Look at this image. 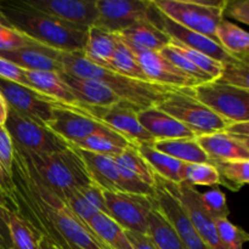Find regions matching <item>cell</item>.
I'll return each mask as SVG.
<instances>
[{
  "label": "cell",
  "mask_w": 249,
  "mask_h": 249,
  "mask_svg": "<svg viewBox=\"0 0 249 249\" xmlns=\"http://www.w3.org/2000/svg\"><path fill=\"white\" fill-rule=\"evenodd\" d=\"M11 180L17 214L58 249H107L67 203L45 186L15 148Z\"/></svg>",
  "instance_id": "6da1fadb"
},
{
  "label": "cell",
  "mask_w": 249,
  "mask_h": 249,
  "mask_svg": "<svg viewBox=\"0 0 249 249\" xmlns=\"http://www.w3.org/2000/svg\"><path fill=\"white\" fill-rule=\"evenodd\" d=\"M0 12L12 29L61 53H80L87 43L88 31L38 11L23 1L0 4Z\"/></svg>",
  "instance_id": "7a4b0ae2"
},
{
  "label": "cell",
  "mask_w": 249,
  "mask_h": 249,
  "mask_svg": "<svg viewBox=\"0 0 249 249\" xmlns=\"http://www.w3.org/2000/svg\"><path fill=\"white\" fill-rule=\"evenodd\" d=\"M62 73L77 78L92 79L102 83L123 101L129 102L140 109L156 106L173 88L150 82L124 77L107 68L94 65L84 57L83 53H61Z\"/></svg>",
  "instance_id": "3957f363"
},
{
  "label": "cell",
  "mask_w": 249,
  "mask_h": 249,
  "mask_svg": "<svg viewBox=\"0 0 249 249\" xmlns=\"http://www.w3.org/2000/svg\"><path fill=\"white\" fill-rule=\"evenodd\" d=\"M15 150L21 153L29 168L38 175L45 186L63 201L73 191L94 184L80 156L71 146L60 152L46 155L26 152L18 148Z\"/></svg>",
  "instance_id": "277c9868"
},
{
  "label": "cell",
  "mask_w": 249,
  "mask_h": 249,
  "mask_svg": "<svg viewBox=\"0 0 249 249\" xmlns=\"http://www.w3.org/2000/svg\"><path fill=\"white\" fill-rule=\"evenodd\" d=\"M156 107L184 124L196 136L224 131L231 123L197 101L190 95V89L168 92Z\"/></svg>",
  "instance_id": "5b68a950"
},
{
  "label": "cell",
  "mask_w": 249,
  "mask_h": 249,
  "mask_svg": "<svg viewBox=\"0 0 249 249\" xmlns=\"http://www.w3.org/2000/svg\"><path fill=\"white\" fill-rule=\"evenodd\" d=\"M153 5L164 16L180 26L215 39L216 27L224 18L226 0L192 1V0H155Z\"/></svg>",
  "instance_id": "8992f818"
},
{
  "label": "cell",
  "mask_w": 249,
  "mask_h": 249,
  "mask_svg": "<svg viewBox=\"0 0 249 249\" xmlns=\"http://www.w3.org/2000/svg\"><path fill=\"white\" fill-rule=\"evenodd\" d=\"M73 148L82 158L91 181L102 191L128 192V194L155 196V186H150L141 181L136 175L119 165L113 157L75 147Z\"/></svg>",
  "instance_id": "52a82bcc"
},
{
  "label": "cell",
  "mask_w": 249,
  "mask_h": 249,
  "mask_svg": "<svg viewBox=\"0 0 249 249\" xmlns=\"http://www.w3.org/2000/svg\"><path fill=\"white\" fill-rule=\"evenodd\" d=\"M190 95L231 123L249 121V90L212 80L190 88Z\"/></svg>",
  "instance_id": "ba28073f"
},
{
  "label": "cell",
  "mask_w": 249,
  "mask_h": 249,
  "mask_svg": "<svg viewBox=\"0 0 249 249\" xmlns=\"http://www.w3.org/2000/svg\"><path fill=\"white\" fill-rule=\"evenodd\" d=\"M4 126L11 138L14 147L26 152L46 155L70 147L65 140L53 133L48 126L26 118L10 108H7Z\"/></svg>",
  "instance_id": "9c48e42d"
},
{
  "label": "cell",
  "mask_w": 249,
  "mask_h": 249,
  "mask_svg": "<svg viewBox=\"0 0 249 249\" xmlns=\"http://www.w3.org/2000/svg\"><path fill=\"white\" fill-rule=\"evenodd\" d=\"M108 215L125 231L147 235V220L156 208L155 196L104 191Z\"/></svg>",
  "instance_id": "30bf717a"
},
{
  "label": "cell",
  "mask_w": 249,
  "mask_h": 249,
  "mask_svg": "<svg viewBox=\"0 0 249 249\" xmlns=\"http://www.w3.org/2000/svg\"><path fill=\"white\" fill-rule=\"evenodd\" d=\"M80 109L97 121L104 123L112 130L130 141L133 145L142 142H155L152 136L143 129L138 119L140 108L126 101H121L108 107H91L79 105Z\"/></svg>",
  "instance_id": "8fae6325"
},
{
  "label": "cell",
  "mask_w": 249,
  "mask_h": 249,
  "mask_svg": "<svg viewBox=\"0 0 249 249\" xmlns=\"http://www.w3.org/2000/svg\"><path fill=\"white\" fill-rule=\"evenodd\" d=\"M46 126L68 145H74L94 134L111 130V128L83 112L78 106L58 102H53V118Z\"/></svg>",
  "instance_id": "7c38bea8"
},
{
  "label": "cell",
  "mask_w": 249,
  "mask_h": 249,
  "mask_svg": "<svg viewBox=\"0 0 249 249\" xmlns=\"http://www.w3.org/2000/svg\"><path fill=\"white\" fill-rule=\"evenodd\" d=\"M95 26L118 34L140 21H151L150 0H96Z\"/></svg>",
  "instance_id": "4fadbf2b"
},
{
  "label": "cell",
  "mask_w": 249,
  "mask_h": 249,
  "mask_svg": "<svg viewBox=\"0 0 249 249\" xmlns=\"http://www.w3.org/2000/svg\"><path fill=\"white\" fill-rule=\"evenodd\" d=\"M0 95L7 108L43 125L53 118V100L39 94L31 88L0 78Z\"/></svg>",
  "instance_id": "5bb4252c"
},
{
  "label": "cell",
  "mask_w": 249,
  "mask_h": 249,
  "mask_svg": "<svg viewBox=\"0 0 249 249\" xmlns=\"http://www.w3.org/2000/svg\"><path fill=\"white\" fill-rule=\"evenodd\" d=\"M155 201L158 211L178 233L186 249H209L197 233L189 214L179 199L164 186L160 177L156 175Z\"/></svg>",
  "instance_id": "9a60e30c"
},
{
  "label": "cell",
  "mask_w": 249,
  "mask_h": 249,
  "mask_svg": "<svg viewBox=\"0 0 249 249\" xmlns=\"http://www.w3.org/2000/svg\"><path fill=\"white\" fill-rule=\"evenodd\" d=\"M160 180L164 184V186L184 206L185 211L189 214L197 233L203 240V242L208 246L209 249H228L221 243L220 238H219L215 223L202 206L198 190L184 181L180 182V184H173V182L165 181L163 179Z\"/></svg>",
  "instance_id": "2e32d148"
},
{
  "label": "cell",
  "mask_w": 249,
  "mask_h": 249,
  "mask_svg": "<svg viewBox=\"0 0 249 249\" xmlns=\"http://www.w3.org/2000/svg\"><path fill=\"white\" fill-rule=\"evenodd\" d=\"M150 19L158 28H160L165 34H168L172 40L178 41L186 48L204 53V55L209 56V57L214 58L221 63H228L236 60L219 45L218 41L213 40L208 36H202V34L191 31V29L185 28V27L178 24L177 22L168 18L153 5V1L150 11Z\"/></svg>",
  "instance_id": "e0dca14e"
},
{
  "label": "cell",
  "mask_w": 249,
  "mask_h": 249,
  "mask_svg": "<svg viewBox=\"0 0 249 249\" xmlns=\"http://www.w3.org/2000/svg\"><path fill=\"white\" fill-rule=\"evenodd\" d=\"M121 38V36H119ZM122 39V38H121ZM123 40V39H122ZM124 41V40H123ZM125 43V41H124ZM136 55L141 70L148 82L173 89H190L199 84L169 62L160 51L142 50L125 43Z\"/></svg>",
  "instance_id": "ac0fdd59"
},
{
  "label": "cell",
  "mask_w": 249,
  "mask_h": 249,
  "mask_svg": "<svg viewBox=\"0 0 249 249\" xmlns=\"http://www.w3.org/2000/svg\"><path fill=\"white\" fill-rule=\"evenodd\" d=\"M38 11L88 31L97 19L96 0H23Z\"/></svg>",
  "instance_id": "d6986e66"
},
{
  "label": "cell",
  "mask_w": 249,
  "mask_h": 249,
  "mask_svg": "<svg viewBox=\"0 0 249 249\" xmlns=\"http://www.w3.org/2000/svg\"><path fill=\"white\" fill-rule=\"evenodd\" d=\"M0 57L24 71L62 73L61 51L36 41L14 50L0 51Z\"/></svg>",
  "instance_id": "ffe728a7"
},
{
  "label": "cell",
  "mask_w": 249,
  "mask_h": 249,
  "mask_svg": "<svg viewBox=\"0 0 249 249\" xmlns=\"http://www.w3.org/2000/svg\"><path fill=\"white\" fill-rule=\"evenodd\" d=\"M211 163L228 160H249V139L238 138L226 131L196 136Z\"/></svg>",
  "instance_id": "44dd1931"
},
{
  "label": "cell",
  "mask_w": 249,
  "mask_h": 249,
  "mask_svg": "<svg viewBox=\"0 0 249 249\" xmlns=\"http://www.w3.org/2000/svg\"><path fill=\"white\" fill-rule=\"evenodd\" d=\"M138 119L155 141L196 138V135L184 124L156 106L140 109L138 112Z\"/></svg>",
  "instance_id": "7402d4cb"
},
{
  "label": "cell",
  "mask_w": 249,
  "mask_h": 249,
  "mask_svg": "<svg viewBox=\"0 0 249 249\" xmlns=\"http://www.w3.org/2000/svg\"><path fill=\"white\" fill-rule=\"evenodd\" d=\"M63 82L70 87L71 91L80 105L91 107H108L123 101L109 88L97 80L84 79L60 73Z\"/></svg>",
  "instance_id": "603a6c76"
},
{
  "label": "cell",
  "mask_w": 249,
  "mask_h": 249,
  "mask_svg": "<svg viewBox=\"0 0 249 249\" xmlns=\"http://www.w3.org/2000/svg\"><path fill=\"white\" fill-rule=\"evenodd\" d=\"M29 88L39 94L68 106H79V102L71 91L70 87L63 82L60 73L38 72V71H26Z\"/></svg>",
  "instance_id": "cb8c5ba5"
},
{
  "label": "cell",
  "mask_w": 249,
  "mask_h": 249,
  "mask_svg": "<svg viewBox=\"0 0 249 249\" xmlns=\"http://www.w3.org/2000/svg\"><path fill=\"white\" fill-rule=\"evenodd\" d=\"M65 202L73 214L85 225H88L90 219L97 213L108 214L104 191L95 184L73 191L66 197Z\"/></svg>",
  "instance_id": "d4e9b609"
},
{
  "label": "cell",
  "mask_w": 249,
  "mask_h": 249,
  "mask_svg": "<svg viewBox=\"0 0 249 249\" xmlns=\"http://www.w3.org/2000/svg\"><path fill=\"white\" fill-rule=\"evenodd\" d=\"M136 150L155 175L160 179L173 184H180L184 181L185 163L157 151L153 147V142L139 143L136 145Z\"/></svg>",
  "instance_id": "484cf974"
},
{
  "label": "cell",
  "mask_w": 249,
  "mask_h": 249,
  "mask_svg": "<svg viewBox=\"0 0 249 249\" xmlns=\"http://www.w3.org/2000/svg\"><path fill=\"white\" fill-rule=\"evenodd\" d=\"M118 44V36L92 26L87 32V43L83 55L87 60L100 67L108 68Z\"/></svg>",
  "instance_id": "4316f807"
},
{
  "label": "cell",
  "mask_w": 249,
  "mask_h": 249,
  "mask_svg": "<svg viewBox=\"0 0 249 249\" xmlns=\"http://www.w3.org/2000/svg\"><path fill=\"white\" fill-rule=\"evenodd\" d=\"M125 43L142 50L160 51L170 44L168 34L151 21H140L118 33Z\"/></svg>",
  "instance_id": "83f0119b"
},
{
  "label": "cell",
  "mask_w": 249,
  "mask_h": 249,
  "mask_svg": "<svg viewBox=\"0 0 249 249\" xmlns=\"http://www.w3.org/2000/svg\"><path fill=\"white\" fill-rule=\"evenodd\" d=\"M215 39L219 45L236 60L248 61L249 34L237 24L223 19L216 27Z\"/></svg>",
  "instance_id": "f1b7e54d"
},
{
  "label": "cell",
  "mask_w": 249,
  "mask_h": 249,
  "mask_svg": "<svg viewBox=\"0 0 249 249\" xmlns=\"http://www.w3.org/2000/svg\"><path fill=\"white\" fill-rule=\"evenodd\" d=\"M88 226L107 249H133L126 237L125 230L108 214L97 213L90 219Z\"/></svg>",
  "instance_id": "f546056e"
},
{
  "label": "cell",
  "mask_w": 249,
  "mask_h": 249,
  "mask_svg": "<svg viewBox=\"0 0 249 249\" xmlns=\"http://www.w3.org/2000/svg\"><path fill=\"white\" fill-rule=\"evenodd\" d=\"M153 147L160 152L175 158L180 162L189 163H211L207 153L202 150L196 138L172 139V140L155 141Z\"/></svg>",
  "instance_id": "4dcf8cb0"
},
{
  "label": "cell",
  "mask_w": 249,
  "mask_h": 249,
  "mask_svg": "<svg viewBox=\"0 0 249 249\" xmlns=\"http://www.w3.org/2000/svg\"><path fill=\"white\" fill-rule=\"evenodd\" d=\"M131 145L133 143L130 141H128L124 136L111 129V130L94 134V135L70 146L114 158Z\"/></svg>",
  "instance_id": "1f68e13d"
},
{
  "label": "cell",
  "mask_w": 249,
  "mask_h": 249,
  "mask_svg": "<svg viewBox=\"0 0 249 249\" xmlns=\"http://www.w3.org/2000/svg\"><path fill=\"white\" fill-rule=\"evenodd\" d=\"M147 235L158 249H186L173 226L157 207L148 215Z\"/></svg>",
  "instance_id": "d6a6232c"
},
{
  "label": "cell",
  "mask_w": 249,
  "mask_h": 249,
  "mask_svg": "<svg viewBox=\"0 0 249 249\" xmlns=\"http://www.w3.org/2000/svg\"><path fill=\"white\" fill-rule=\"evenodd\" d=\"M9 249H38L43 236L32 228L19 214L9 213Z\"/></svg>",
  "instance_id": "836d02e7"
},
{
  "label": "cell",
  "mask_w": 249,
  "mask_h": 249,
  "mask_svg": "<svg viewBox=\"0 0 249 249\" xmlns=\"http://www.w3.org/2000/svg\"><path fill=\"white\" fill-rule=\"evenodd\" d=\"M117 36H118V34H117ZM107 70L113 71V72L124 75V77L142 80V82H148L147 78L143 74L142 70H141L140 65H139L136 55L131 51V49L119 38V36L117 49L116 51H114V55L113 57H112Z\"/></svg>",
  "instance_id": "e575fe53"
},
{
  "label": "cell",
  "mask_w": 249,
  "mask_h": 249,
  "mask_svg": "<svg viewBox=\"0 0 249 249\" xmlns=\"http://www.w3.org/2000/svg\"><path fill=\"white\" fill-rule=\"evenodd\" d=\"M219 173V184L231 191H238L249 182V160H228L213 163Z\"/></svg>",
  "instance_id": "d590c367"
},
{
  "label": "cell",
  "mask_w": 249,
  "mask_h": 249,
  "mask_svg": "<svg viewBox=\"0 0 249 249\" xmlns=\"http://www.w3.org/2000/svg\"><path fill=\"white\" fill-rule=\"evenodd\" d=\"M114 160H116L119 165H122V167L125 168L126 170H129V172L133 173L134 175H136L141 181L150 185V186H155V173H153L152 169L148 167V164L145 162V160L141 157L140 153L136 150L135 145H131L129 146L128 148H125L121 155L114 157Z\"/></svg>",
  "instance_id": "8d00e7d4"
},
{
  "label": "cell",
  "mask_w": 249,
  "mask_h": 249,
  "mask_svg": "<svg viewBox=\"0 0 249 249\" xmlns=\"http://www.w3.org/2000/svg\"><path fill=\"white\" fill-rule=\"evenodd\" d=\"M170 46H172L175 51L181 53L184 57H186L187 60H189L192 65L196 66L198 70H201L202 72H204L206 74H208L209 77L213 78V80L218 79V78L220 77L221 72H223L224 63L219 62V61L214 60V58L209 57V56L204 55V53H198V51L186 48V46L181 45L180 43L172 40V39H170Z\"/></svg>",
  "instance_id": "74e56055"
},
{
  "label": "cell",
  "mask_w": 249,
  "mask_h": 249,
  "mask_svg": "<svg viewBox=\"0 0 249 249\" xmlns=\"http://www.w3.org/2000/svg\"><path fill=\"white\" fill-rule=\"evenodd\" d=\"M184 182L194 187L219 185L218 169L212 163H189V164H185Z\"/></svg>",
  "instance_id": "f35d334b"
},
{
  "label": "cell",
  "mask_w": 249,
  "mask_h": 249,
  "mask_svg": "<svg viewBox=\"0 0 249 249\" xmlns=\"http://www.w3.org/2000/svg\"><path fill=\"white\" fill-rule=\"evenodd\" d=\"M248 71V61L235 60L231 61V62L224 63L223 72H221L220 77L215 79V82L224 85L238 88V89L249 90Z\"/></svg>",
  "instance_id": "ab89813d"
},
{
  "label": "cell",
  "mask_w": 249,
  "mask_h": 249,
  "mask_svg": "<svg viewBox=\"0 0 249 249\" xmlns=\"http://www.w3.org/2000/svg\"><path fill=\"white\" fill-rule=\"evenodd\" d=\"M214 223L219 238L226 248L243 249V245L249 240L248 233L243 229L233 225L229 219H218Z\"/></svg>",
  "instance_id": "60d3db41"
},
{
  "label": "cell",
  "mask_w": 249,
  "mask_h": 249,
  "mask_svg": "<svg viewBox=\"0 0 249 249\" xmlns=\"http://www.w3.org/2000/svg\"><path fill=\"white\" fill-rule=\"evenodd\" d=\"M160 53H162V55L164 56V57L172 63V65H174L178 70L184 72L185 74L189 75L190 78L195 79L196 82H198L199 84H201V83H208L213 80V78L209 77V75L206 74L204 72H202V71L198 70L196 66L192 65L186 57H184L181 53L175 51L174 49L170 46V44L165 46V48H163Z\"/></svg>",
  "instance_id": "b9f144b4"
},
{
  "label": "cell",
  "mask_w": 249,
  "mask_h": 249,
  "mask_svg": "<svg viewBox=\"0 0 249 249\" xmlns=\"http://www.w3.org/2000/svg\"><path fill=\"white\" fill-rule=\"evenodd\" d=\"M199 199L204 211L214 221L218 219H228L229 208L226 197L219 189H212L206 192H199Z\"/></svg>",
  "instance_id": "7bdbcfd3"
},
{
  "label": "cell",
  "mask_w": 249,
  "mask_h": 249,
  "mask_svg": "<svg viewBox=\"0 0 249 249\" xmlns=\"http://www.w3.org/2000/svg\"><path fill=\"white\" fill-rule=\"evenodd\" d=\"M0 203L10 212L17 213L14 184H12L11 177L2 169L1 164H0Z\"/></svg>",
  "instance_id": "ee69618b"
},
{
  "label": "cell",
  "mask_w": 249,
  "mask_h": 249,
  "mask_svg": "<svg viewBox=\"0 0 249 249\" xmlns=\"http://www.w3.org/2000/svg\"><path fill=\"white\" fill-rule=\"evenodd\" d=\"M34 43V40L27 38L23 34L18 33L12 28H5L0 32V51L14 50Z\"/></svg>",
  "instance_id": "f6af8a7d"
},
{
  "label": "cell",
  "mask_w": 249,
  "mask_h": 249,
  "mask_svg": "<svg viewBox=\"0 0 249 249\" xmlns=\"http://www.w3.org/2000/svg\"><path fill=\"white\" fill-rule=\"evenodd\" d=\"M12 160H14V145L11 138L5 126L0 125V164L10 177H11Z\"/></svg>",
  "instance_id": "bcb514c9"
},
{
  "label": "cell",
  "mask_w": 249,
  "mask_h": 249,
  "mask_svg": "<svg viewBox=\"0 0 249 249\" xmlns=\"http://www.w3.org/2000/svg\"><path fill=\"white\" fill-rule=\"evenodd\" d=\"M224 18L236 19L241 23L248 26L249 24V1L248 0H226L225 9H224Z\"/></svg>",
  "instance_id": "7dc6e473"
},
{
  "label": "cell",
  "mask_w": 249,
  "mask_h": 249,
  "mask_svg": "<svg viewBox=\"0 0 249 249\" xmlns=\"http://www.w3.org/2000/svg\"><path fill=\"white\" fill-rule=\"evenodd\" d=\"M0 78L29 88L26 71L22 70L18 66L14 65V63L9 62V61L4 60V58L1 57H0Z\"/></svg>",
  "instance_id": "c3c4849f"
},
{
  "label": "cell",
  "mask_w": 249,
  "mask_h": 249,
  "mask_svg": "<svg viewBox=\"0 0 249 249\" xmlns=\"http://www.w3.org/2000/svg\"><path fill=\"white\" fill-rule=\"evenodd\" d=\"M9 213V209L0 203V246L4 249L10 248Z\"/></svg>",
  "instance_id": "681fc988"
},
{
  "label": "cell",
  "mask_w": 249,
  "mask_h": 249,
  "mask_svg": "<svg viewBox=\"0 0 249 249\" xmlns=\"http://www.w3.org/2000/svg\"><path fill=\"white\" fill-rule=\"evenodd\" d=\"M125 233L133 249H158L148 235L133 232V231H125Z\"/></svg>",
  "instance_id": "f907efd6"
},
{
  "label": "cell",
  "mask_w": 249,
  "mask_h": 249,
  "mask_svg": "<svg viewBox=\"0 0 249 249\" xmlns=\"http://www.w3.org/2000/svg\"><path fill=\"white\" fill-rule=\"evenodd\" d=\"M224 131L231 134V135L238 136V138L249 139V122H236L230 123Z\"/></svg>",
  "instance_id": "816d5d0a"
},
{
  "label": "cell",
  "mask_w": 249,
  "mask_h": 249,
  "mask_svg": "<svg viewBox=\"0 0 249 249\" xmlns=\"http://www.w3.org/2000/svg\"><path fill=\"white\" fill-rule=\"evenodd\" d=\"M7 117V106L5 104L4 99L0 95V125H4L5 121H6Z\"/></svg>",
  "instance_id": "f5cc1de1"
},
{
  "label": "cell",
  "mask_w": 249,
  "mask_h": 249,
  "mask_svg": "<svg viewBox=\"0 0 249 249\" xmlns=\"http://www.w3.org/2000/svg\"><path fill=\"white\" fill-rule=\"evenodd\" d=\"M38 249H58L57 246L53 242H51L50 240L45 237H41L40 242H39V248Z\"/></svg>",
  "instance_id": "db71d44e"
},
{
  "label": "cell",
  "mask_w": 249,
  "mask_h": 249,
  "mask_svg": "<svg viewBox=\"0 0 249 249\" xmlns=\"http://www.w3.org/2000/svg\"><path fill=\"white\" fill-rule=\"evenodd\" d=\"M5 28H10V27H7V26H4V24H1V23H0V32H2V31H4Z\"/></svg>",
  "instance_id": "11a10c76"
},
{
  "label": "cell",
  "mask_w": 249,
  "mask_h": 249,
  "mask_svg": "<svg viewBox=\"0 0 249 249\" xmlns=\"http://www.w3.org/2000/svg\"><path fill=\"white\" fill-rule=\"evenodd\" d=\"M0 249H4V248H2V247H1V246H0Z\"/></svg>",
  "instance_id": "9f6ffc18"
}]
</instances>
